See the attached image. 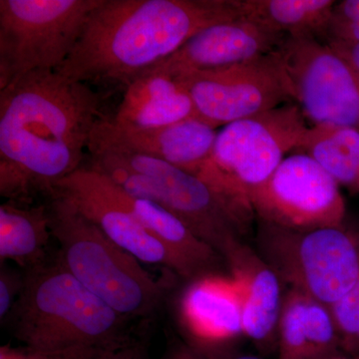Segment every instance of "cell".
<instances>
[{"label":"cell","instance_id":"484cf974","mask_svg":"<svg viewBox=\"0 0 359 359\" xmlns=\"http://www.w3.org/2000/svg\"><path fill=\"white\" fill-rule=\"evenodd\" d=\"M25 285V273L1 264L0 269V320L1 325L6 320L14 304L22 292Z\"/></svg>","mask_w":359,"mask_h":359},{"label":"cell","instance_id":"ffe728a7","mask_svg":"<svg viewBox=\"0 0 359 359\" xmlns=\"http://www.w3.org/2000/svg\"><path fill=\"white\" fill-rule=\"evenodd\" d=\"M52 237L46 204L7 201L0 205V261L35 268L48 261Z\"/></svg>","mask_w":359,"mask_h":359},{"label":"cell","instance_id":"2e32d148","mask_svg":"<svg viewBox=\"0 0 359 359\" xmlns=\"http://www.w3.org/2000/svg\"><path fill=\"white\" fill-rule=\"evenodd\" d=\"M98 123L106 133L132 150L196 176L211 157L219 134L216 128L198 118L149 130L118 128L104 116Z\"/></svg>","mask_w":359,"mask_h":359},{"label":"cell","instance_id":"8fae6325","mask_svg":"<svg viewBox=\"0 0 359 359\" xmlns=\"http://www.w3.org/2000/svg\"><path fill=\"white\" fill-rule=\"evenodd\" d=\"M249 200L259 221L287 230L342 226L346 216L339 183L302 153L285 157Z\"/></svg>","mask_w":359,"mask_h":359},{"label":"cell","instance_id":"30bf717a","mask_svg":"<svg viewBox=\"0 0 359 359\" xmlns=\"http://www.w3.org/2000/svg\"><path fill=\"white\" fill-rule=\"evenodd\" d=\"M174 77L188 91L198 119L216 129L292 102L278 50L240 65Z\"/></svg>","mask_w":359,"mask_h":359},{"label":"cell","instance_id":"1f68e13d","mask_svg":"<svg viewBox=\"0 0 359 359\" xmlns=\"http://www.w3.org/2000/svg\"><path fill=\"white\" fill-rule=\"evenodd\" d=\"M358 359H359V355L358 356Z\"/></svg>","mask_w":359,"mask_h":359},{"label":"cell","instance_id":"9a60e30c","mask_svg":"<svg viewBox=\"0 0 359 359\" xmlns=\"http://www.w3.org/2000/svg\"><path fill=\"white\" fill-rule=\"evenodd\" d=\"M183 313L188 341L208 353L231 348L244 335L240 285L231 276H205L187 290Z\"/></svg>","mask_w":359,"mask_h":359},{"label":"cell","instance_id":"ba28073f","mask_svg":"<svg viewBox=\"0 0 359 359\" xmlns=\"http://www.w3.org/2000/svg\"><path fill=\"white\" fill-rule=\"evenodd\" d=\"M102 0H0V90L69 57Z\"/></svg>","mask_w":359,"mask_h":359},{"label":"cell","instance_id":"4fadbf2b","mask_svg":"<svg viewBox=\"0 0 359 359\" xmlns=\"http://www.w3.org/2000/svg\"><path fill=\"white\" fill-rule=\"evenodd\" d=\"M287 39L238 18L204 28L161 65L172 76L240 65L278 50Z\"/></svg>","mask_w":359,"mask_h":359},{"label":"cell","instance_id":"f1b7e54d","mask_svg":"<svg viewBox=\"0 0 359 359\" xmlns=\"http://www.w3.org/2000/svg\"><path fill=\"white\" fill-rule=\"evenodd\" d=\"M327 42L337 53L346 58L359 74V43H346V42Z\"/></svg>","mask_w":359,"mask_h":359},{"label":"cell","instance_id":"7402d4cb","mask_svg":"<svg viewBox=\"0 0 359 359\" xmlns=\"http://www.w3.org/2000/svg\"><path fill=\"white\" fill-rule=\"evenodd\" d=\"M297 153L309 156L339 183L359 193V131L337 125H313Z\"/></svg>","mask_w":359,"mask_h":359},{"label":"cell","instance_id":"83f0119b","mask_svg":"<svg viewBox=\"0 0 359 359\" xmlns=\"http://www.w3.org/2000/svg\"><path fill=\"white\" fill-rule=\"evenodd\" d=\"M101 359H151L147 337L134 335L128 342Z\"/></svg>","mask_w":359,"mask_h":359},{"label":"cell","instance_id":"8992f818","mask_svg":"<svg viewBox=\"0 0 359 359\" xmlns=\"http://www.w3.org/2000/svg\"><path fill=\"white\" fill-rule=\"evenodd\" d=\"M309 127L294 102L231 123L219 132L211 157L198 177L254 221L250 192L299 147Z\"/></svg>","mask_w":359,"mask_h":359},{"label":"cell","instance_id":"d4e9b609","mask_svg":"<svg viewBox=\"0 0 359 359\" xmlns=\"http://www.w3.org/2000/svg\"><path fill=\"white\" fill-rule=\"evenodd\" d=\"M113 351L92 347H73L61 351H36L25 346H2L0 347V359H101Z\"/></svg>","mask_w":359,"mask_h":359},{"label":"cell","instance_id":"603a6c76","mask_svg":"<svg viewBox=\"0 0 359 359\" xmlns=\"http://www.w3.org/2000/svg\"><path fill=\"white\" fill-rule=\"evenodd\" d=\"M340 346L359 355V276L353 287L330 306Z\"/></svg>","mask_w":359,"mask_h":359},{"label":"cell","instance_id":"6da1fadb","mask_svg":"<svg viewBox=\"0 0 359 359\" xmlns=\"http://www.w3.org/2000/svg\"><path fill=\"white\" fill-rule=\"evenodd\" d=\"M101 101L89 84L55 71L0 90V195L30 204L80 169Z\"/></svg>","mask_w":359,"mask_h":359},{"label":"cell","instance_id":"5b68a950","mask_svg":"<svg viewBox=\"0 0 359 359\" xmlns=\"http://www.w3.org/2000/svg\"><path fill=\"white\" fill-rule=\"evenodd\" d=\"M52 238L61 263L118 313L148 321L163 306L166 289L140 261L116 245L95 224L59 196L47 199Z\"/></svg>","mask_w":359,"mask_h":359},{"label":"cell","instance_id":"4dcf8cb0","mask_svg":"<svg viewBox=\"0 0 359 359\" xmlns=\"http://www.w3.org/2000/svg\"><path fill=\"white\" fill-rule=\"evenodd\" d=\"M321 359H347L344 358V356L339 355V354H335V355L328 356V358H321Z\"/></svg>","mask_w":359,"mask_h":359},{"label":"cell","instance_id":"3957f363","mask_svg":"<svg viewBox=\"0 0 359 359\" xmlns=\"http://www.w3.org/2000/svg\"><path fill=\"white\" fill-rule=\"evenodd\" d=\"M98 121L87 148L89 168L132 197L165 208L223 257L243 241L252 222L221 194L196 175L127 147L106 133Z\"/></svg>","mask_w":359,"mask_h":359},{"label":"cell","instance_id":"cb8c5ba5","mask_svg":"<svg viewBox=\"0 0 359 359\" xmlns=\"http://www.w3.org/2000/svg\"><path fill=\"white\" fill-rule=\"evenodd\" d=\"M323 40L359 43V0L335 2Z\"/></svg>","mask_w":359,"mask_h":359},{"label":"cell","instance_id":"ac0fdd59","mask_svg":"<svg viewBox=\"0 0 359 359\" xmlns=\"http://www.w3.org/2000/svg\"><path fill=\"white\" fill-rule=\"evenodd\" d=\"M111 185L115 197L166 248L176 264V276L193 283L205 276L221 275L219 269L226 264L224 257L181 219L154 202L132 197L112 181Z\"/></svg>","mask_w":359,"mask_h":359},{"label":"cell","instance_id":"e0dca14e","mask_svg":"<svg viewBox=\"0 0 359 359\" xmlns=\"http://www.w3.org/2000/svg\"><path fill=\"white\" fill-rule=\"evenodd\" d=\"M197 118L185 87L159 65L125 88L117 112L111 119L118 128L149 130Z\"/></svg>","mask_w":359,"mask_h":359},{"label":"cell","instance_id":"44dd1931","mask_svg":"<svg viewBox=\"0 0 359 359\" xmlns=\"http://www.w3.org/2000/svg\"><path fill=\"white\" fill-rule=\"evenodd\" d=\"M334 0H235L240 18L285 36L325 37Z\"/></svg>","mask_w":359,"mask_h":359},{"label":"cell","instance_id":"5bb4252c","mask_svg":"<svg viewBox=\"0 0 359 359\" xmlns=\"http://www.w3.org/2000/svg\"><path fill=\"white\" fill-rule=\"evenodd\" d=\"M224 259L231 278L240 285L245 337L262 353H273L278 349L282 280L244 241L233 245Z\"/></svg>","mask_w":359,"mask_h":359},{"label":"cell","instance_id":"f546056e","mask_svg":"<svg viewBox=\"0 0 359 359\" xmlns=\"http://www.w3.org/2000/svg\"><path fill=\"white\" fill-rule=\"evenodd\" d=\"M208 353V351H207ZM211 353L216 359H264L261 356L252 355V354H244L233 351V348L224 349V351H216Z\"/></svg>","mask_w":359,"mask_h":359},{"label":"cell","instance_id":"52a82bcc","mask_svg":"<svg viewBox=\"0 0 359 359\" xmlns=\"http://www.w3.org/2000/svg\"><path fill=\"white\" fill-rule=\"evenodd\" d=\"M257 252L290 289L327 306L359 276V237L342 226L292 231L259 221Z\"/></svg>","mask_w":359,"mask_h":359},{"label":"cell","instance_id":"d6986e66","mask_svg":"<svg viewBox=\"0 0 359 359\" xmlns=\"http://www.w3.org/2000/svg\"><path fill=\"white\" fill-rule=\"evenodd\" d=\"M339 347L330 306L301 290H287L278 320V359H321L339 354Z\"/></svg>","mask_w":359,"mask_h":359},{"label":"cell","instance_id":"4316f807","mask_svg":"<svg viewBox=\"0 0 359 359\" xmlns=\"http://www.w3.org/2000/svg\"><path fill=\"white\" fill-rule=\"evenodd\" d=\"M161 359H216L211 353L194 346L188 340L174 335L168 337L166 348Z\"/></svg>","mask_w":359,"mask_h":359},{"label":"cell","instance_id":"7a4b0ae2","mask_svg":"<svg viewBox=\"0 0 359 359\" xmlns=\"http://www.w3.org/2000/svg\"><path fill=\"white\" fill-rule=\"evenodd\" d=\"M238 18L235 0H102L55 72L126 88L196 33Z\"/></svg>","mask_w":359,"mask_h":359},{"label":"cell","instance_id":"9c48e42d","mask_svg":"<svg viewBox=\"0 0 359 359\" xmlns=\"http://www.w3.org/2000/svg\"><path fill=\"white\" fill-rule=\"evenodd\" d=\"M292 102L313 125L359 131V74L327 42L287 36L280 48Z\"/></svg>","mask_w":359,"mask_h":359},{"label":"cell","instance_id":"277c9868","mask_svg":"<svg viewBox=\"0 0 359 359\" xmlns=\"http://www.w3.org/2000/svg\"><path fill=\"white\" fill-rule=\"evenodd\" d=\"M132 320L87 289L57 255L25 271V285L2 325L27 348L113 351L134 337Z\"/></svg>","mask_w":359,"mask_h":359},{"label":"cell","instance_id":"7c38bea8","mask_svg":"<svg viewBox=\"0 0 359 359\" xmlns=\"http://www.w3.org/2000/svg\"><path fill=\"white\" fill-rule=\"evenodd\" d=\"M51 196L69 201L111 241L141 263L164 266L176 275V264L166 248L115 197L110 180L103 174L81 167L59 182Z\"/></svg>","mask_w":359,"mask_h":359}]
</instances>
